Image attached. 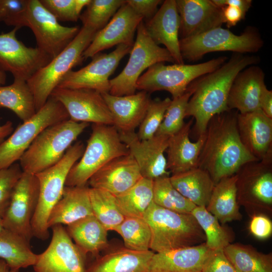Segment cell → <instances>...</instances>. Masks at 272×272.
I'll return each mask as SVG.
<instances>
[{
  "instance_id": "cell-27",
  "label": "cell",
  "mask_w": 272,
  "mask_h": 272,
  "mask_svg": "<svg viewBox=\"0 0 272 272\" xmlns=\"http://www.w3.org/2000/svg\"><path fill=\"white\" fill-rule=\"evenodd\" d=\"M191 119L185 123L176 133L169 137L166 149L167 169L172 174L187 171L197 167L199 156L202 148L205 133L197 140L192 142L189 139Z\"/></svg>"
},
{
  "instance_id": "cell-6",
  "label": "cell",
  "mask_w": 272,
  "mask_h": 272,
  "mask_svg": "<svg viewBox=\"0 0 272 272\" xmlns=\"http://www.w3.org/2000/svg\"><path fill=\"white\" fill-rule=\"evenodd\" d=\"M129 154L113 125L92 124V132L82 157L70 170L65 186H83L111 160Z\"/></svg>"
},
{
  "instance_id": "cell-1",
  "label": "cell",
  "mask_w": 272,
  "mask_h": 272,
  "mask_svg": "<svg viewBox=\"0 0 272 272\" xmlns=\"http://www.w3.org/2000/svg\"><path fill=\"white\" fill-rule=\"evenodd\" d=\"M238 112L228 110L209 121L197 167L210 174L215 184L235 175L245 163L258 160L243 145L238 132Z\"/></svg>"
},
{
  "instance_id": "cell-53",
  "label": "cell",
  "mask_w": 272,
  "mask_h": 272,
  "mask_svg": "<svg viewBox=\"0 0 272 272\" xmlns=\"http://www.w3.org/2000/svg\"><path fill=\"white\" fill-rule=\"evenodd\" d=\"M214 3L220 7L231 6L240 9L244 15L250 8L252 1L251 0H213Z\"/></svg>"
},
{
  "instance_id": "cell-3",
  "label": "cell",
  "mask_w": 272,
  "mask_h": 272,
  "mask_svg": "<svg viewBox=\"0 0 272 272\" xmlns=\"http://www.w3.org/2000/svg\"><path fill=\"white\" fill-rule=\"evenodd\" d=\"M143 218L151 232L150 249L161 252L199 245L206 241L204 232L191 214H180L153 201Z\"/></svg>"
},
{
  "instance_id": "cell-46",
  "label": "cell",
  "mask_w": 272,
  "mask_h": 272,
  "mask_svg": "<svg viewBox=\"0 0 272 272\" xmlns=\"http://www.w3.org/2000/svg\"><path fill=\"white\" fill-rule=\"evenodd\" d=\"M40 2L58 21L77 22L81 15L77 10L76 0H40Z\"/></svg>"
},
{
  "instance_id": "cell-25",
  "label": "cell",
  "mask_w": 272,
  "mask_h": 272,
  "mask_svg": "<svg viewBox=\"0 0 272 272\" xmlns=\"http://www.w3.org/2000/svg\"><path fill=\"white\" fill-rule=\"evenodd\" d=\"M113 119V126L119 132L134 131L144 119L151 99L149 94L140 91L122 96L101 93Z\"/></svg>"
},
{
  "instance_id": "cell-30",
  "label": "cell",
  "mask_w": 272,
  "mask_h": 272,
  "mask_svg": "<svg viewBox=\"0 0 272 272\" xmlns=\"http://www.w3.org/2000/svg\"><path fill=\"white\" fill-rule=\"evenodd\" d=\"M154 252L120 248L97 257L87 272H148Z\"/></svg>"
},
{
  "instance_id": "cell-7",
  "label": "cell",
  "mask_w": 272,
  "mask_h": 272,
  "mask_svg": "<svg viewBox=\"0 0 272 272\" xmlns=\"http://www.w3.org/2000/svg\"><path fill=\"white\" fill-rule=\"evenodd\" d=\"M96 32L83 26L77 36L59 54L27 81L34 97L36 111L45 104L62 78L82 61L83 53Z\"/></svg>"
},
{
  "instance_id": "cell-2",
  "label": "cell",
  "mask_w": 272,
  "mask_h": 272,
  "mask_svg": "<svg viewBox=\"0 0 272 272\" xmlns=\"http://www.w3.org/2000/svg\"><path fill=\"white\" fill-rule=\"evenodd\" d=\"M259 57L234 53L215 71L192 82L187 88L192 94L188 102L185 117L195 119L198 137L205 133L210 119L215 115L229 110L227 103L232 84L237 74L245 68L256 65Z\"/></svg>"
},
{
  "instance_id": "cell-31",
  "label": "cell",
  "mask_w": 272,
  "mask_h": 272,
  "mask_svg": "<svg viewBox=\"0 0 272 272\" xmlns=\"http://www.w3.org/2000/svg\"><path fill=\"white\" fill-rule=\"evenodd\" d=\"M66 231L85 255L97 256L108 246L107 232L94 216H89L67 226Z\"/></svg>"
},
{
  "instance_id": "cell-41",
  "label": "cell",
  "mask_w": 272,
  "mask_h": 272,
  "mask_svg": "<svg viewBox=\"0 0 272 272\" xmlns=\"http://www.w3.org/2000/svg\"><path fill=\"white\" fill-rule=\"evenodd\" d=\"M191 214L204 232L205 244L210 249H224L229 244L230 239L227 233L206 207L196 206Z\"/></svg>"
},
{
  "instance_id": "cell-55",
  "label": "cell",
  "mask_w": 272,
  "mask_h": 272,
  "mask_svg": "<svg viewBox=\"0 0 272 272\" xmlns=\"http://www.w3.org/2000/svg\"><path fill=\"white\" fill-rule=\"evenodd\" d=\"M0 272H17L16 271L12 270L6 262L0 259Z\"/></svg>"
},
{
  "instance_id": "cell-24",
  "label": "cell",
  "mask_w": 272,
  "mask_h": 272,
  "mask_svg": "<svg viewBox=\"0 0 272 272\" xmlns=\"http://www.w3.org/2000/svg\"><path fill=\"white\" fill-rule=\"evenodd\" d=\"M264 73L256 65H250L235 77L228 98L229 110L243 114L260 109L259 98L264 83Z\"/></svg>"
},
{
  "instance_id": "cell-37",
  "label": "cell",
  "mask_w": 272,
  "mask_h": 272,
  "mask_svg": "<svg viewBox=\"0 0 272 272\" xmlns=\"http://www.w3.org/2000/svg\"><path fill=\"white\" fill-rule=\"evenodd\" d=\"M89 195L93 216L107 231H114L125 218L117 206L115 196L91 187Z\"/></svg>"
},
{
  "instance_id": "cell-36",
  "label": "cell",
  "mask_w": 272,
  "mask_h": 272,
  "mask_svg": "<svg viewBox=\"0 0 272 272\" xmlns=\"http://www.w3.org/2000/svg\"><path fill=\"white\" fill-rule=\"evenodd\" d=\"M115 197L125 217L143 218L153 201V180L142 177L126 192Z\"/></svg>"
},
{
  "instance_id": "cell-14",
  "label": "cell",
  "mask_w": 272,
  "mask_h": 272,
  "mask_svg": "<svg viewBox=\"0 0 272 272\" xmlns=\"http://www.w3.org/2000/svg\"><path fill=\"white\" fill-rule=\"evenodd\" d=\"M132 47L120 44L109 53L96 54L86 66L78 71H70L57 87L90 89L100 93H109V77L122 58L130 53Z\"/></svg>"
},
{
  "instance_id": "cell-50",
  "label": "cell",
  "mask_w": 272,
  "mask_h": 272,
  "mask_svg": "<svg viewBox=\"0 0 272 272\" xmlns=\"http://www.w3.org/2000/svg\"><path fill=\"white\" fill-rule=\"evenodd\" d=\"M249 228L251 233L259 239L267 238L272 233L271 221L267 217L262 215L253 217Z\"/></svg>"
},
{
  "instance_id": "cell-49",
  "label": "cell",
  "mask_w": 272,
  "mask_h": 272,
  "mask_svg": "<svg viewBox=\"0 0 272 272\" xmlns=\"http://www.w3.org/2000/svg\"><path fill=\"white\" fill-rule=\"evenodd\" d=\"M160 0H127L126 3L143 19H151L157 11Z\"/></svg>"
},
{
  "instance_id": "cell-44",
  "label": "cell",
  "mask_w": 272,
  "mask_h": 272,
  "mask_svg": "<svg viewBox=\"0 0 272 272\" xmlns=\"http://www.w3.org/2000/svg\"><path fill=\"white\" fill-rule=\"evenodd\" d=\"M171 99L151 100L144 119L137 133L139 139L147 140L154 136L161 124Z\"/></svg>"
},
{
  "instance_id": "cell-22",
  "label": "cell",
  "mask_w": 272,
  "mask_h": 272,
  "mask_svg": "<svg viewBox=\"0 0 272 272\" xmlns=\"http://www.w3.org/2000/svg\"><path fill=\"white\" fill-rule=\"evenodd\" d=\"M142 178L140 168L129 153L108 162L88 182L91 188L104 190L117 196L128 190Z\"/></svg>"
},
{
  "instance_id": "cell-4",
  "label": "cell",
  "mask_w": 272,
  "mask_h": 272,
  "mask_svg": "<svg viewBox=\"0 0 272 272\" xmlns=\"http://www.w3.org/2000/svg\"><path fill=\"white\" fill-rule=\"evenodd\" d=\"M89 126L69 119L44 129L19 160L22 171L36 175L56 164Z\"/></svg>"
},
{
  "instance_id": "cell-16",
  "label": "cell",
  "mask_w": 272,
  "mask_h": 272,
  "mask_svg": "<svg viewBox=\"0 0 272 272\" xmlns=\"http://www.w3.org/2000/svg\"><path fill=\"white\" fill-rule=\"evenodd\" d=\"M52 235L47 248L38 254L34 272H87L86 256L62 225L51 227Z\"/></svg>"
},
{
  "instance_id": "cell-8",
  "label": "cell",
  "mask_w": 272,
  "mask_h": 272,
  "mask_svg": "<svg viewBox=\"0 0 272 272\" xmlns=\"http://www.w3.org/2000/svg\"><path fill=\"white\" fill-rule=\"evenodd\" d=\"M263 41L258 29L248 26L240 35L221 27L194 36L179 40L180 53L184 60L197 61L205 54L216 51H233L245 54L258 51Z\"/></svg>"
},
{
  "instance_id": "cell-51",
  "label": "cell",
  "mask_w": 272,
  "mask_h": 272,
  "mask_svg": "<svg viewBox=\"0 0 272 272\" xmlns=\"http://www.w3.org/2000/svg\"><path fill=\"white\" fill-rule=\"evenodd\" d=\"M222 8L224 23L228 28L235 26L241 20L245 19L246 15L242 10L236 7L225 6Z\"/></svg>"
},
{
  "instance_id": "cell-38",
  "label": "cell",
  "mask_w": 272,
  "mask_h": 272,
  "mask_svg": "<svg viewBox=\"0 0 272 272\" xmlns=\"http://www.w3.org/2000/svg\"><path fill=\"white\" fill-rule=\"evenodd\" d=\"M225 253L235 268L240 272H272L271 257L238 244H229Z\"/></svg>"
},
{
  "instance_id": "cell-59",
  "label": "cell",
  "mask_w": 272,
  "mask_h": 272,
  "mask_svg": "<svg viewBox=\"0 0 272 272\" xmlns=\"http://www.w3.org/2000/svg\"><path fill=\"white\" fill-rule=\"evenodd\" d=\"M31 272H34V271H31Z\"/></svg>"
},
{
  "instance_id": "cell-15",
  "label": "cell",
  "mask_w": 272,
  "mask_h": 272,
  "mask_svg": "<svg viewBox=\"0 0 272 272\" xmlns=\"http://www.w3.org/2000/svg\"><path fill=\"white\" fill-rule=\"evenodd\" d=\"M19 29L0 34V70L12 74L14 79L27 81L51 58L37 47L26 46L16 37Z\"/></svg>"
},
{
  "instance_id": "cell-12",
  "label": "cell",
  "mask_w": 272,
  "mask_h": 272,
  "mask_svg": "<svg viewBox=\"0 0 272 272\" xmlns=\"http://www.w3.org/2000/svg\"><path fill=\"white\" fill-rule=\"evenodd\" d=\"M29 28L35 37L37 47L51 59L74 39L80 29L61 25L41 4L40 0H28L27 7L17 28Z\"/></svg>"
},
{
  "instance_id": "cell-18",
  "label": "cell",
  "mask_w": 272,
  "mask_h": 272,
  "mask_svg": "<svg viewBox=\"0 0 272 272\" xmlns=\"http://www.w3.org/2000/svg\"><path fill=\"white\" fill-rule=\"evenodd\" d=\"M119 133L121 140L135 160L142 177L154 181L169 176L164 155L169 137L155 134L141 140L135 131Z\"/></svg>"
},
{
  "instance_id": "cell-17",
  "label": "cell",
  "mask_w": 272,
  "mask_h": 272,
  "mask_svg": "<svg viewBox=\"0 0 272 272\" xmlns=\"http://www.w3.org/2000/svg\"><path fill=\"white\" fill-rule=\"evenodd\" d=\"M50 96L63 105L74 121L113 125L111 114L102 94L98 91L57 87Z\"/></svg>"
},
{
  "instance_id": "cell-33",
  "label": "cell",
  "mask_w": 272,
  "mask_h": 272,
  "mask_svg": "<svg viewBox=\"0 0 272 272\" xmlns=\"http://www.w3.org/2000/svg\"><path fill=\"white\" fill-rule=\"evenodd\" d=\"M236 174L215 184L207 210L222 223L239 220L241 215L237 203Z\"/></svg>"
},
{
  "instance_id": "cell-42",
  "label": "cell",
  "mask_w": 272,
  "mask_h": 272,
  "mask_svg": "<svg viewBox=\"0 0 272 272\" xmlns=\"http://www.w3.org/2000/svg\"><path fill=\"white\" fill-rule=\"evenodd\" d=\"M125 3V1L123 0H91L79 19L83 26L97 32L106 25L109 19Z\"/></svg>"
},
{
  "instance_id": "cell-13",
  "label": "cell",
  "mask_w": 272,
  "mask_h": 272,
  "mask_svg": "<svg viewBox=\"0 0 272 272\" xmlns=\"http://www.w3.org/2000/svg\"><path fill=\"white\" fill-rule=\"evenodd\" d=\"M39 193V185L36 175L23 172L2 218L4 229L19 235L29 243L33 237L31 222Z\"/></svg>"
},
{
  "instance_id": "cell-34",
  "label": "cell",
  "mask_w": 272,
  "mask_h": 272,
  "mask_svg": "<svg viewBox=\"0 0 272 272\" xmlns=\"http://www.w3.org/2000/svg\"><path fill=\"white\" fill-rule=\"evenodd\" d=\"M1 108L11 110L23 122L35 114L34 97L26 81L14 79L11 85H0Z\"/></svg>"
},
{
  "instance_id": "cell-29",
  "label": "cell",
  "mask_w": 272,
  "mask_h": 272,
  "mask_svg": "<svg viewBox=\"0 0 272 272\" xmlns=\"http://www.w3.org/2000/svg\"><path fill=\"white\" fill-rule=\"evenodd\" d=\"M93 215L89 187L65 186L61 198L52 209L47 222L49 228L69 225L86 217Z\"/></svg>"
},
{
  "instance_id": "cell-52",
  "label": "cell",
  "mask_w": 272,
  "mask_h": 272,
  "mask_svg": "<svg viewBox=\"0 0 272 272\" xmlns=\"http://www.w3.org/2000/svg\"><path fill=\"white\" fill-rule=\"evenodd\" d=\"M260 109L269 117L272 118V91L266 85L261 92L259 98Z\"/></svg>"
},
{
  "instance_id": "cell-57",
  "label": "cell",
  "mask_w": 272,
  "mask_h": 272,
  "mask_svg": "<svg viewBox=\"0 0 272 272\" xmlns=\"http://www.w3.org/2000/svg\"><path fill=\"white\" fill-rule=\"evenodd\" d=\"M4 229L2 218L0 217V233Z\"/></svg>"
},
{
  "instance_id": "cell-9",
  "label": "cell",
  "mask_w": 272,
  "mask_h": 272,
  "mask_svg": "<svg viewBox=\"0 0 272 272\" xmlns=\"http://www.w3.org/2000/svg\"><path fill=\"white\" fill-rule=\"evenodd\" d=\"M227 60L226 56H220L194 64L165 65L163 62L157 63L141 75L137 82V90L149 94L166 91L174 99L183 95L194 80L215 71Z\"/></svg>"
},
{
  "instance_id": "cell-35",
  "label": "cell",
  "mask_w": 272,
  "mask_h": 272,
  "mask_svg": "<svg viewBox=\"0 0 272 272\" xmlns=\"http://www.w3.org/2000/svg\"><path fill=\"white\" fill-rule=\"evenodd\" d=\"M38 254L34 253L30 243L21 236L4 229L0 233V259L13 270L33 266Z\"/></svg>"
},
{
  "instance_id": "cell-39",
  "label": "cell",
  "mask_w": 272,
  "mask_h": 272,
  "mask_svg": "<svg viewBox=\"0 0 272 272\" xmlns=\"http://www.w3.org/2000/svg\"><path fill=\"white\" fill-rule=\"evenodd\" d=\"M153 202L163 208L180 214H191L196 207L173 186L169 176L153 181Z\"/></svg>"
},
{
  "instance_id": "cell-26",
  "label": "cell",
  "mask_w": 272,
  "mask_h": 272,
  "mask_svg": "<svg viewBox=\"0 0 272 272\" xmlns=\"http://www.w3.org/2000/svg\"><path fill=\"white\" fill-rule=\"evenodd\" d=\"M235 174L237 194L272 203V158L247 162Z\"/></svg>"
},
{
  "instance_id": "cell-11",
  "label": "cell",
  "mask_w": 272,
  "mask_h": 272,
  "mask_svg": "<svg viewBox=\"0 0 272 272\" xmlns=\"http://www.w3.org/2000/svg\"><path fill=\"white\" fill-rule=\"evenodd\" d=\"M136 40L130 52L128 62L121 72L110 80V91L112 95L122 96L135 93L136 84L146 69L159 62L174 60L169 51L156 44L151 38L143 21L137 29Z\"/></svg>"
},
{
  "instance_id": "cell-10",
  "label": "cell",
  "mask_w": 272,
  "mask_h": 272,
  "mask_svg": "<svg viewBox=\"0 0 272 272\" xmlns=\"http://www.w3.org/2000/svg\"><path fill=\"white\" fill-rule=\"evenodd\" d=\"M70 119L63 105L52 97L0 144V169L19 161L38 135L47 127Z\"/></svg>"
},
{
  "instance_id": "cell-23",
  "label": "cell",
  "mask_w": 272,
  "mask_h": 272,
  "mask_svg": "<svg viewBox=\"0 0 272 272\" xmlns=\"http://www.w3.org/2000/svg\"><path fill=\"white\" fill-rule=\"evenodd\" d=\"M145 25L152 40L158 45H164L175 63H184L180 50V19L176 0L164 1L154 16L147 21Z\"/></svg>"
},
{
  "instance_id": "cell-5",
  "label": "cell",
  "mask_w": 272,
  "mask_h": 272,
  "mask_svg": "<svg viewBox=\"0 0 272 272\" xmlns=\"http://www.w3.org/2000/svg\"><path fill=\"white\" fill-rule=\"evenodd\" d=\"M85 148L81 141L76 142L67 150L58 162L36 174L39 193L31 222L33 237L42 240L48 238L47 222L49 215L61 197L70 170L82 157Z\"/></svg>"
},
{
  "instance_id": "cell-32",
  "label": "cell",
  "mask_w": 272,
  "mask_h": 272,
  "mask_svg": "<svg viewBox=\"0 0 272 272\" xmlns=\"http://www.w3.org/2000/svg\"><path fill=\"white\" fill-rule=\"evenodd\" d=\"M170 179L173 186L196 206H207L215 185L208 172L196 167L172 174Z\"/></svg>"
},
{
  "instance_id": "cell-45",
  "label": "cell",
  "mask_w": 272,
  "mask_h": 272,
  "mask_svg": "<svg viewBox=\"0 0 272 272\" xmlns=\"http://www.w3.org/2000/svg\"><path fill=\"white\" fill-rule=\"evenodd\" d=\"M22 173L18 163L0 169V217L2 218L9 206L15 187Z\"/></svg>"
},
{
  "instance_id": "cell-28",
  "label": "cell",
  "mask_w": 272,
  "mask_h": 272,
  "mask_svg": "<svg viewBox=\"0 0 272 272\" xmlns=\"http://www.w3.org/2000/svg\"><path fill=\"white\" fill-rule=\"evenodd\" d=\"M211 250L203 243L154 253L148 272H201Z\"/></svg>"
},
{
  "instance_id": "cell-20",
  "label": "cell",
  "mask_w": 272,
  "mask_h": 272,
  "mask_svg": "<svg viewBox=\"0 0 272 272\" xmlns=\"http://www.w3.org/2000/svg\"><path fill=\"white\" fill-rule=\"evenodd\" d=\"M176 4L180 39L198 35L224 23L222 8L213 0H176Z\"/></svg>"
},
{
  "instance_id": "cell-40",
  "label": "cell",
  "mask_w": 272,
  "mask_h": 272,
  "mask_svg": "<svg viewBox=\"0 0 272 272\" xmlns=\"http://www.w3.org/2000/svg\"><path fill=\"white\" fill-rule=\"evenodd\" d=\"M114 231L122 237L124 247L138 251L150 249L151 229L144 218L125 217Z\"/></svg>"
},
{
  "instance_id": "cell-21",
  "label": "cell",
  "mask_w": 272,
  "mask_h": 272,
  "mask_svg": "<svg viewBox=\"0 0 272 272\" xmlns=\"http://www.w3.org/2000/svg\"><path fill=\"white\" fill-rule=\"evenodd\" d=\"M240 140L249 153L258 160L272 158V118L260 109L238 113Z\"/></svg>"
},
{
  "instance_id": "cell-47",
  "label": "cell",
  "mask_w": 272,
  "mask_h": 272,
  "mask_svg": "<svg viewBox=\"0 0 272 272\" xmlns=\"http://www.w3.org/2000/svg\"><path fill=\"white\" fill-rule=\"evenodd\" d=\"M28 3V0H0V22L16 27Z\"/></svg>"
},
{
  "instance_id": "cell-48",
  "label": "cell",
  "mask_w": 272,
  "mask_h": 272,
  "mask_svg": "<svg viewBox=\"0 0 272 272\" xmlns=\"http://www.w3.org/2000/svg\"><path fill=\"white\" fill-rule=\"evenodd\" d=\"M236 269L223 249L211 250L206 259L201 272H235Z\"/></svg>"
},
{
  "instance_id": "cell-56",
  "label": "cell",
  "mask_w": 272,
  "mask_h": 272,
  "mask_svg": "<svg viewBox=\"0 0 272 272\" xmlns=\"http://www.w3.org/2000/svg\"><path fill=\"white\" fill-rule=\"evenodd\" d=\"M7 81L6 72L0 70V85H4Z\"/></svg>"
},
{
  "instance_id": "cell-58",
  "label": "cell",
  "mask_w": 272,
  "mask_h": 272,
  "mask_svg": "<svg viewBox=\"0 0 272 272\" xmlns=\"http://www.w3.org/2000/svg\"><path fill=\"white\" fill-rule=\"evenodd\" d=\"M235 272H240V271H238V270H237L236 269V271H235Z\"/></svg>"
},
{
  "instance_id": "cell-43",
  "label": "cell",
  "mask_w": 272,
  "mask_h": 272,
  "mask_svg": "<svg viewBox=\"0 0 272 272\" xmlns=\"http://www.w3.org/2000/svg\"><path fill=\"white\" fill-rule=\"evenodd\" d=\"M192 94V91L187 88L183 95L171 99L155 134L170 137L183 127L187 105Z\"/></svg>"
},
{
  "instance_id": "cell-54",
  "label": "cell",
  "mask_w": 272,
  "mask_h": 272,
  "mask_svg": "<svg viewBox=\"0 0 272 272\" xmlns=\"http://www.w3.org/2000/svg\"><path fill=\"white\" fill-rule=\"evenodd\" d=\"M14 131L13 122L7 121L4 124L0 125V144L6 140Z\"/></svg>"
},
{
  "instance_id": "cell-19",
  "label": "cell",
  "mask_w": 272,
  "mask_h": 272,
  "mask_svg": "<svg viewBox=\"0 0 272 272\" xmlns=\"http://www.w3.org/2000/svg\"><path fill=\"white\" fill-rule=\"evenodd\" d=\"M143 20L125 1V3L120 7L106 25L96 33L84 51L83 58H92L115 45L125 44L132 46L135 32Z\"/></svg>"
}]
</instances>
